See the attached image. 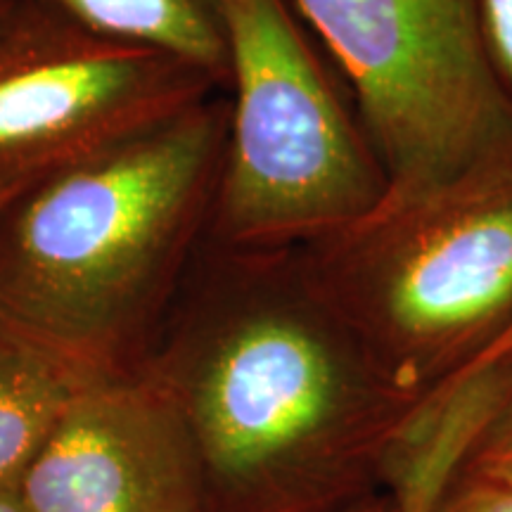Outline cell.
I'll use <instances>...</instances> for the list:
<instances>
[{"mask_svg":"<svg viewBox=\"0 0 512 512\" xmlns=\"http://www.w3.org/2000/svg\"><path fill=\"white\" fill-rule=\"evenodd\" d=\"M17 489L34 512H204L188 427L143 370L83 384Z\"/></svg>","mask_w":512,"mask_h":512,"instance_id":"cell-7","label":"cell"},{"mask_svg":"<svg viewBox=\"0 0 512 512\" xmlns=\"http://www.w3.org/2000/svg\"><path fill=\"white\" fill-rule=\"evenodd\" d=\"M138 370L188 427L204 512H339L382 494L425 401L382 373L297 247L204 240Z\"/></svg>","mask_w":512,"mask_h":512,"instance_id":"cell-1","label":"cell"},{"mask_svg":"<svg viewBox=\"0 0 512 512\" xmlns=\"http://www.w3.org/2000/svg\"><path fill=\"white\" fill-rule=\"evenodd\" d=\"M228 55V150L209 238L302 247L387 195L347 88L290 0H214Z\"/></svg>","mask_w":512,"mask_h":512,"instance_id":"cell-4","label":"cell"},{"mask_svg":"<svg viewBox=\"0 0 512 512\" xmlns=\"http://www.w3.org/2000/svg\"><path fill=\"white\" fill-rule=\"evenodd\" d=\"M427 512H512V484L453 475Z\"/></svg>","mask_w":512,"mask_h":512,"instance_id":"cell-12","label":"cell"},{"mask_svg":"<svg viewBox=\"0 0 512 512\" xmlns=\"http://www.w3.org/2000/svg\"><path fill=\"white\" fill-rule=\"evenodd\" d=\"M83 34L150 50L207 74L228 91L226 41L214 0H27ZM228 95V93H226Z\"/></svg>","mask_w":512,"mask_h":512,"instance_id":"cell-9","label":"cell"},{"mask_svg":"<svg viewBox=\"0 0 512 512\" xmlns=\"http://www.w3.org/2000/svg\"><path fill=\"white\" fill-rule=\"evenodd\" d=\"M46 171H0V209H3L17 192H22L29 183H34L38 176L46 174Z\"/></svg>","mask_w":512,"mask_h":512,"instance_id":"cell-13","label":"cell"},{"mask_svg":"<svg viewBox=\"0 0 512 512\" xmlns=\"http://www.w3.org/2000/svg\"><path fill=\"white\" fill-rule=\"evenodd\" d=\"M0 512H34L19 494L17 486L10 489H0Z\"/></svg>","mask_w":512,"mask_h":512,"instance_id":"cell-15","label":"cell"},{"mask_svg":"<svg viewBox=\"0 0 512 512\" xmlns=\"http://www.w3.org/2000/svg\"><path fill=\"white\" fill-rule=\"evenodd\" d=\"M297 249L382 373L422 401L512 330V164L382 200Z\"/></svg>","mask_w":512,"mask_h":512,"instance_id":"cell-3","label":"cell"},{"mask_svg":"<svg viewBox=\"0 0 512 512\" xmlns=\"http://www.w3.org/2000/svg\"><path fill=\"white\" fill-rule=\"evenodd\" d=\"M510 354H512V330L508 332V335H505V337L501 339V342L496 344V349L491 351V354L486 356L482 363H486V361H494V358H501V356H510Z\"/></svg>","mask_w":512,"mask_h":512,"instance_id":"cell-16","label":"cell"},{"mask_svg":"<svg viewBox=\"0 0 512 512\" xmlns=\"http://www.w3.org/2000/svg\"><path fill=\"white\" fill-rule=\"evenodd\" d=\"M19 3H22V0H0V22H3V19H8L12 12L17 10Z\"/></svg>","mask_w":512,"mask_h":512,"instance_id":"cell-17","label":"cell"},{"mask_svg":"<svg viewBox=\"0 0 512 512\" xmlns=\"http://www.w3.org/2000/svg\"><path fill=\"white\" fill-rule=\"evenodd\" d=\"M228 95L38 176L0 209V318L95 373L143 366L209 238Z\"/></svg>","mask_w":512,"mask_h":512,"instance_id":"cell-2","label":"cell"},{"mask_svg":"<svg viewBox=\"0 0 512 512\" xmlns=\"http://www.w3.org/2000/svg\"><path fill=\"white\" fill-rule=\"evenodd\" d=\"M382 166L411 200L512 164V117L479 34L477 0H290Z\"/></svg>","mask_w":512,"mask_h":512,"instance_id":"cell-5","label":"cell"},{"mask_svg":"<svg viewBox=\"0 0 512 512\" xmlns=\"http://www.w3.org/2000/svg\"><path fill=\"white\" fill-rule=\"evenodd\" d=\"M223 93L171 57L102 41L22 0L0 22V171H46Z\"/></svg>","mask_w":512,"mask_h":512,"instance_id":"cell-6","label":"cell"},{"mask_svg":"<svg viewBox=\"0 0 512 512\" xmlns=\"http://www.w3.org/2000/svg\"><path fill=\"white\" fill-rule=\"evenodd\" d=\"M477 17L486 62L512 117V0H477Z\"/></svg>","mask_w":512,"mask_h":512,"instance_id":"cell-11","label":"cell"},{"mask_svg":"<svg viewBox=\"0 0 512 512\" xmlns=\"http://www.w3.org/2000/svg\"><path fill=\"white\" fill-rule=\"evenodd\" d=\"M456 475L512 484V392L467 448Z\"/></svg>","mask_w":512,"mask_h":512,"instance_id":"cell-10","label":"cell"},{"mask_svg":"<svg viewBox=\"0 0 512 512\" xmlns=\"http://www.w3.org/2000/svg\"><path fill=\"white\" fill-rule=\"evenodd\" d=\"M339 512H403L401 505L396 498L389 494V491H382V494H375L366 498V501L351 505L347 510H339Z\"/></svg>","mask_w":512,"mask_h":512,"instance_id":"cell-14","label":"cell"},{"mask_svg":"<svg viewBox=\"0 0 512 512\" xmlns=\"http://www.w3.org/2000/svg\"><path fill=\"white\" fill-rule=\"evenodd\" d=\"M95 375L0 318V489L19 486L69 403Z\"/></svg>","mask_w":512,"mask_h":512,"instance_id":"cell-8","label":"cell"}]
</instances>
